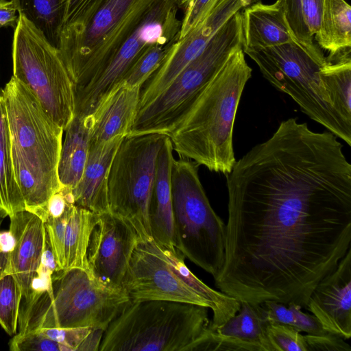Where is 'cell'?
Here are the masks:
<instances>
[{
	"mask_svg": "<svg viewBox=\"0 0 351 351\" xmlns=\"http://www.w3.org/2000/svg\"><path fill=\"white\" fill-rule=\"evenodd\" d=\"M226 176L225 257L215 286L240 302L305 308L351 248V165L341 143L289 118Z\"/></svg>",
	"mask_w": 351,
	"mask_h": 351,
	"instance_id": "6da1fadb",
	"label": "cell"
},
{
	"mask_svg": "<svg viewBox=\"0 0 351 351\" xmlns=\"http://www.w3.org/2000/svg\"><path fill=\"white\" fill-rule=\"evenodd\" d=\"M252 71L240 48L202 88L167 134L180 158L211 171L230 172L237 161L232 142L234 121Z\"/></svg>",
	"mask_w": 351,
	"mask_h": 351,
	"instance_id": "7a4b0ae2",
	"label": "cell"
},
{
	"mask_svg": "<svg viewBox=\"0 0 351 351\" xmlns=\"http://www.w3.org/2000/svg\"><path fill=\"white\" fill-rule=\"evenodd\" d=\"M0 94L6 109L14 171L25 210L44 221L49 199L62 186L58 165L64 130L13 75Z\"/></svg>",
	"mask_w": 351,
	"mask_h": 351,
	"instance_id": "3957f363",
	"label": "cell"
},
{
	"mask_svg": "<svg viewBox=\"0 0 351 351\" xmlns=\"http://www.w3.org/2000/svg\"><path fill=\"white\" fill-rule=\"evenodd\" d=\"M208 308L169 300H129L105 330L99 351H208Z\"/></svg>",
	"mask_w": 351,
	"mask_h": 351,
	"instance_id": "277c9868",
	"label": "cell"
},
{
	"mask_svg": "<svg viewBox=\"0 0 351 351\" xmlns=\"http://www.w3.org/2000/svg\"><path fill=\"white\" fill-rule=\"evenodd\" d=\"M129 300L123 288L101 283L86 269L56 270L46 288L20 308L16 333L53 328L105 330Z\"/></svg>",
	"mask_w": 351,
	"mask_h": 351,
	"instance_id": "5b68a950",
	"label": "cell"
},
{
	"mask_svg": "<svg viewBox=\"0 0 351 351\" xmlns=\"http://www.w3.org/2000/svg\"><path fill=\"white\" fill-rule=\"evenodd\" d=\"M197 167L184 158L173 162L171 192L175 247L214 278L224 262L226 224L210 204Z\"/></svg>",
	"mask_w": 351,
	"mask_h": 351,
	"instance_id": "8992f818",
	"label": "cell"
},
{
	"mask_svg": "<svg viewBox=\"0 0 351 351\" xmlns=\"http://www.w3.org/2000/svg\"><path fill=\"white\" fill-rule=\"evenodd\" d=\"M154 1L102 0L84 23L62 29L58 48L75 90L113 56Z\"/></svg>",
	"mask_w": 351,
	"mask_h": 351,
	"instance_id": "52a82bcc",
	"label": "cell"
},
{
	"mask_svg": "<svg viewBox=\"0 0 351 351\" xmlns=\"http://www.w3.org/2000/svg\"><path fill=\"white\" fill-rule=\"evenodd\" d=\"M243 50L273 86L290 96L310 119L351 146V125L336 112L319 77L326 57L313 55L295 41Z\"/></svg>",
	"mask_w": 351,
	"mask_h": 351,
	"instance_id": "ba28073f",
	"label": "cell"
},
{
	"mask_svg": "<svg viewBox=\"0 0 351 351\" xmlns=\"http://www.w3.org/2000/svg\"><path fill=\"white\" fill-rule=\"evenodd\" d=\"M243 47V14L239 11L162 93L138 108L127 136L151 133L167 135L230 55Z\"/></svg>",
	"mask_w": 351,
	"mask_h": 351,
	"instance_id": "9c48e42d",
	"label": "cell"
},
{
	"mask_svg": "<svg viewBox=\"0 0 351 351\" xmlns=\"http://www.w3.org/2000/svg\"><path fill=\"white\" fill-rule=\"evenodd\" d=\"M12 42L13 76L64 131L75 114V86L59 49L22 14Z\"/></svg>",
	"mask_w": 351,
	"mask_h": 351,
	"instance_id": "30bf717a",
	"label": "cell"
},
{
	"mask_svg": "<svg viewBox=\"0 0 351 351\" xmlns=\"http://www.w3.org/2000/svg\"><path fill=\"white\" fill-rule=\"evenodd\" d=\"M166 136L158 133L125 136L108 173L109 210L131 224L142 241L152 239L149 205L158 155Z\"/></svg>",
	"mask_w": 351,
	"mask_h": 351,
	"instance_id": "8fae6325",
	"label": "cell"
},
{
	"mask_svg": "<svg viewBox=\"0 0 351 351\" xmlns=\"http://www.w3.org/2000/svg\"><path fill=\"white\" fill-rule=\"evenodd\" d=\"M178 0H155L113 56L84 86L75 90V112L93 114L151 47L179 39L181 20Z\"/></svg>",
	"mask_w": 351,
	"mask_h": 351,
	"instance_id": "7c38bea8",
	"label": "cell"
},
{
	"mask_svg": "<svg viewBox=\"0 0 351 351\" xmlns=\"http://www.w3.org/2000/svg\"><path fill=\"white\" fill-rule=\"evenodd\" d=\"M122 288L130 300H169L211 308L210 303L175 273L161 248L152 240H140L132 257Z\"/></svg>",
	"mask_w": 351,
	"mask_h": 351,
	"instance_id": "4fadbf2b",
	"label": "cell"
},
{
	"mask_svg": "<svg viewBox=\"0 0 351 351\" xmlns=\"http://www.w3.org/2000/svg\"><path fill=\"white\" fill-rule=\"evenodd\" d=\"M261 1L217 0L195 27L172 45L160 67L141 89L139 107L162 93L234 14Z\"/></svg>",
	"mask_w": 351,
	"mask_h": 351,
	"instance_id": "5bb4252c",
	"label": "cell"
},
{
	"mask_svg": "<svg viewBox=\"0 0 351 351\" xmlns=\"http://www.w3.org/2000/svg\"><path fill=\"white\" fill-rule=\"evenodd\" d=\"M140 240L132 226L121 217L111 212L99 215L87 250L91 274L108 287L122 288L130 258Z\"/></svg>",
	"mask_w": 351,
	"mask_h": 351,
	"instance_id": "9a60e30c",
	"label": "cell"
},
{
	"mask_svg": "<svg viewBox=\"0 0 351 351\" xmlns=\"http://www.w3.org/2000/svg\"><path fill=\"white\" fill-rule=\"evenodd\" d=\"M10 230L14 237L6 272L15 278L22 292L20 308L29 304L45 287L41 267L46 246L45 223L37 215L27 210L9 217Z\"/></svg>",
	"mask_w": 351,
	"mask_h": 351,
	"instance_id": "2e32d148",
	"label": "cell"
},
{
	"mask_svg": "<svg viewBox=\"0 0 351 351\" xmlns=\"http://www.w3.org/2000/svg\"><path fill=\"white\" fill-rule=\"evenodd\" d=\"M305 308L327 332L351 337V248L336 268L315 286Z\"/></svg>",
	"mask_w": 351,
	"mask_h": 351,
	"instance_id": "e0dca14e",
	"label": "cell"
},
{
	"mask_svg": "<svg viewBox=\"0 0 351 351\" xmlns=\"http://www.w3.org/2000/svg\"><path fill=\"white\" fill-rule=\"evenodd\" d=\"M239 311L213 330L211 350L271 351L261 304L241 301Z\"/></svg>",
	"mask_w": 351,
	"mask_h": 351,
	"instance_id": "ac0fdd59",
	"label": "cell"
},
{
	"mask_svg": "<svg viewBox=\"0 0 351 351\" xmlns=\"http://www.w3.org/2000/svg\"><path fill=\"white\" fill-rule=\"evenodd\" d=\"M141 88L121 84L91 114L90 146L126 136L139 107Z\"/></svg>",
	"mask_w": 351,
	"mask_h": 351,
	"instance_id": "d6986e66",
	"label": "cell"
},
{
	"mask_svg": "<svg viewBox=\"0 0 351 351\" xmlns=\"http://www.w3.org/2000/svg\"><path fill=\"white\" fill-rule=\"evenodd\" d=\"M171 142L167 135L159 151L156 179L149 205L152 240L160 247L176 250L171 192V171L174 160Z\"/></svg>",
	"mask_w": 351,
	"mask_h": 351,
	"instance_id": "ffe728a7",
	"label": "cell"
},
{
	"mask_svg": "<svg viewBox=\"0 0 351 351\" xmlns=\"http://www.w3.org/2000/svg\"><path fill=\"white\" fill-rule=\"evenodd\" d=\"M124 137L118 136L90 146L82 178L72 189L76 206L97 215L110 212L107 189L108 173L114 156Z\"/></svg>",
	"mask_w": 351,
	"mask_h": 351,
	"instance_id": "44dd1931",
	"label": "cell"
},
{
	"mask_svg": "<svg viewBox=\"0 0 351 351\" xmlns=\"http://www.w3.org/2000/svg\"><path fill=\"white\" fill-rule=\"evenodd\" d=\"M242 14L243 49L264 48L295 41L283 10L276 1L270 5L256 3L243 9Z\"/></svg>",
	"mask_w": 351,
	"mask_h": 351,
	"instance_id": "7402d4cb",
	"label": "cell"
},
{
	"mask_svg": "<svg viewBox=\"0 0 351 351\" xmlns=\"http://www.w3.org/2000/svg\"><path fill=\"white\" fill-rule=\"evenodd\" d=\"M91 116L75 112L66 130L58 165L61 186L73 189L80 182L90 147Z\"/></svg>",
	"mask_w": 351,
	"mask_h": 351,
	"instance_id": "603a6c76",
	"label": "cell"
},
{
	"mask_svg": "<svg viewBox=\"0 0 351 351\" xmlns=\"http://www.w3.org/2000/svg\"><path fill=\"white\" fill-rule=\"evenodd\" d=\"M160 248L175 273L191 289L210 303L213 313L211 329L221 326L239 311L240 301L203 282L187 267L184 263V257L177 250Z\"/></svg>",
	"mask_w": 351,
	"mask_h": 351,
	"instance_id": "cb8c5ba5",
	"label": "cell"
},
{
	"mask_svg": "<svg viewBox=\"0 0 351 351\" xmlns=\"http://www.w3.org/2000/svg\"><path fill=\"white\" fill-rule=\"evenodd\" d=\"M99 215L72 204L68 211L64 230V268H83L89 270L87 250L92 232Z\"/></svg>",
	"mask_w": 351,
	"mask_h": 351,
	"instance_id": "d4e9b609",
	"label": "cell"
},
{
	"mask_svg": "<svg viewBox=\"0 0 351 351\" xmlns=\"http://www.w3.org/2000/svg\"><path fill=\"white\" fill-rule=\"evenodd\" d=\"M318 45L333 56L351 47V7L345 0H324Z\"/></svg>",
	"mask_w": 351,
	"mask_h": 351,
	"instance_id": "484cf974",
	"label": "cell"
},
{
	"mask_svg": "<svg viewBox=\"0 0 351 351\" xmlns=\"http://www.w3.org/2000/svg\"><path fill=\"white\" fill-rule=\"evenodd\" d=\"M23 210L25 202L13 168L6 109L0 94V216L10 217Z\"/></svg>",
	"mask_w": 351,
	"mask_h": 351,
	"instance_id": "4316f807",
	"label": "cell"
},
{
	"mask_svg": "<svg viewBox=\"0 0 351 351\" xmlns=\"http://www.w3.org/2000/svg\"><path fill=\"white\" fill-rule=\"evenodd\" d=\"M319 77L336 112L351 125L350 49L326 58Z\"/></svg>",
	"mask_w": 351,
	"mask_h": 351,
	"instance_id": "83f0119b",
	"label": "cell"
},
{
	"mask_svg": "<svg viewBox=\"0 0 351 351\" xmlns=\"http://www.w3.org/2000/svg\"><path fill=\"white\" fill-rule=\"evenodd\" d=\"M22 14L58 47L67 0H12Z\"/></svg>",
	"mask_w": 351,
	"mask_h": 351,
	"instance_id": "f1b7e54d",
	"label": "cell"
},
{
	"mask_svg": "<svg viewBox=\"0 0 351 351\" xmlns=\"http://www.w3.org/2000/svg\"><path fill=\"white\" fill-rule=\"evenodd\" d=\"M261 304L269 323L288 325L308 335L327 332L313 315L304 313L302 306L297 303L268 301Z\"/></svg>",
	"mask_w": 351,
	"mask_h": 351,
	"instance_id": "f546056e",
	"label": "cell"
},
{
	"mask_svg": "<svg viewBox=\"0 0 351 351\" xmlns=\"http://www.w3.org/2000/svg\"><path fill=\"white\" fill-rule=\"evenodd\" d=\"M70 351L99 350L104 330L93 327L53 328L37 330Z\"/></svg>",
	"mask_w": 351,
	"mask_h": 351,
	"instance_id": "4dcf8cb0",
	"label": "cell"
},
{
	"mask_svg": "<svg viewBox=\"0 0 351 351\" xmlns=\"http://www.w3.org/2000/svg\"><path fill=\"white\" fill-rule=\"evenodd\" d=\"M22 292L15 278L5 272L0 276V325L9 335L17 332Z\"/></svg>",
	"mask_w": 351,
	"mask_h": 351,
	"instance_id": "1f68e13d",
	"label": "cell"
},
{
	"mask_svg": "<svg viewBox=\"0 0 351 351\" xmlns=\"http://www.w3.org/2000/svg\"><path fill=\"white\" fill-rule=\"evenodd\" d=\"M176 41L156 44L149 47L132 66L122 84L142 88L160 67L172 45Z\"/></svg>",
	"mask_w": 351,
	"mask_h": 351,
	"instance_id": "d6a6232c",
	"label": "cell"
},
{
	"mask_svg": "<svg viewBox=\"0 0 351 351\" xmlns=\"http://www.w3.org/2000/svg\"><path fill=\"white\" fill-rule=\"evenodd\" d=\"M282 8L285 17L294 40L313 55L324 58L322 51L314 43V37L309 33L303 19L302 0H277Z\"/></svg>",
	"mask_w": 351,
	"mask_h": 351,
	"instance_id": "836d02e7",
	"label": "cell"
},
{
	"mask_svg": "<svg viewBox=\"0 0 351 351\" xmlns=\"http://www.w3.org/2000/svg\"><path fill=\"white\" fill-rule=\"evenodd\" d=\"M267 333L271 351H307L304 335L292 326L269 323Z\"/></svg>",
	"mask_w": 351,
	"mask_h": 351,
	"instance_id": "e575fe53",
	"label": "cell"
},
{
	"mask_svg": "<svg viewBox=\"0 0 351 351\" xmlns=\"http://www.w3.org/2000/svg\"><path fill=\"white\" fill-rule=\"evenodd\" d=\"M9 346L12 351H70L66 346L48 338L38 330L16 333Z\"/></svg>",
	"mask_w": 351,
	"mask_h": 351,
	"instance_id": "d590c367",
	"label": "cell"
},
{
	"mask_svg": "<svg viewBox=\"0 0 351 351\" xmlns=\"http://www.w3.org/2000/svg\"><path fill=\"white\" fill-rule=\"evenodd\" d=\"M217 0H178L183 12L179 39L189 33Z\"/></svg>",
	"mask_w": 351,
	"mask_h": 351,
	"instance_id": "8d00e7d4",
	"label": "cell"
},
{
	"mask_svg": "<svg viewBox=\"0 0 351 351\" xmlns=\"http://www.w3.org/2000/svg\"><path fill=\"white\" fill-rule=\"evenodd\" d=\"M102 0H67L62 27L84 23Z\"/></svg>",
	"mask_w": 351,
	"mask_h": 351,
	"instance_id": "74e56055",
	"label": "cell"
},
{
	"mask_svg": "<svg viewBox=\"0 0 351 351\" xmlns=\"http://www.w3.org/2000/svg\"><path fill=\"white\" fill-rule=\"evenodd\" d=\"M307 351H351L350 345L342 337L329 332L305 335Z\"/></svg>",
	"mask_w": 351,
	"mask_h": 351,
	"instance_id": "f35d334b",
	"label": "cell"
},
{
	"mask_svg": "<svg viewBox=\"0 0 351 351\" xmlns=\"http://www.w3.org/2000/svg\"><path fill=\"white\" fill-rule=\"evenodd\" d=\"M323 3L324 0H302L303 19L313 37L319 29Z\"/></svg>",
	"mask_w": 351,
	"mask_h": 351,
	"instance_id": "ab89813d",
	"label": "cell"
},
{
	"mask_svg": "<svg viewBox=\"0 0 351 351\" xmlns=\"http://www.w3.org/2000/svg\"><path fill=\"white\" fill-rule=\"evenodd\" d=\"M17 9L12 0H0V28H16L19 21Z\"/></svg>",
	"mask_w": 351,
	"mask_h": 351,
	"instance_id": "60d3db41",
	"label": "cell"
},
{
	"mask_svg": "<svg viewBox=\"0 0 351 351\" xmlns=\"http://www.w3.org/2000/svg\"><path fill=\"white\" fill-rule=\"evenodd\" d=\"M1 222V221H0ZM1 226V225H0ZM1 232V231H0Z\"/></svg>",
	"mask_w": 351,
	"mask_h": 351,
	"instance_id": "b9f144b4",
	"label": "cell"
}]
</instances>
